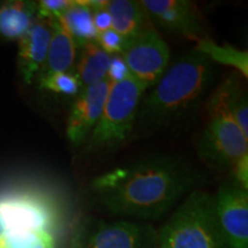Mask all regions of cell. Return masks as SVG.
Segmentation results:
<instances>
[{
  "label": "cell",
  "instance_id": "8992f818",
  "mask_svg": "<svg viewBox=\"0 0 248 248\" xmlns=\"http://www.w3.org/2000/svg\"><path fill=\"white\" fill-rule=\"evenodd\" d=\"M61 223L60 208L47 197L30 191L0 194V235L49 232Z\"/></svg>",
  "mask_w": 248,
  "mask_h": 248
},
{
  "label": "cell",
  "instance_id": "9c48e42d",
  "mask_svg": "<svg viewBox=\"0 0 248 248\" xmlns=\"http://www.w3.org/2000/svg\"><path fill=\"white\" fill-rule=\"evenodd\" d=\"M145 12L162 29L183 38L199 42L208 37L200 9L188 0H142Z\"/></svg>",
  "mask_w": 248,
  "mask_h": 248
},
{
  "label": "cell",
  "instance_id": "d6986e66",
  "mask_svg": "<svg viewBox=\"0 0 248 248\" xmlns=\"http://www.w3.org/2000/svg\"><path fill=\"white\" fill-rule=\"evenodd\" d=\"M0 248H57V241L49 232L0 235Z\"/></svg>",
  "mask_w": 248,
  "mask_h": 248
},
{
  "label": "cell",
  "instance_id": "ac0fdd59",
  "mask_svg": "<svg viewBox=\"0 0 248 248\" xmlns=\"http://www.w3.org/2000/svg\"><path fill=\"white\" fill-rule=\"evenodd\" d=\"M62 20L78 47L97 39L98 31L93 23L91 9L80 4L78 0H73V4L62 15Z\"/></svg>",
  "mask_w": 248,
  "mask_h": 248
},
{
  "label": "cell",
  "instance_id": "2e32d148",
  "mask_svg": "<svg viewBox=\"0 0 248 248\" xmlns=\"http://www.w3.org/2000/svg\"><path fill=\"white\" fill-rule=\"evenodd\" d=\"M110 58L111 55L104 51L95 40L80 46L79 59L71 70L80 88L84 89L106 79Z\"/></svg>",
  "mask_w": 248,
  "mask_h": 248
},
{
  "label": "cell",
  "instance_id": "7402d4cb",
  "mask_svg": "<svg viewBox=\"0 0 248 248\" xmlns=\"http://www.w3.org/2000/svg\"><path fill=\"white\" fill-rule=\"evenodd\" d=\"M95 42L100 45V47L104 49V51H106L107 53L110 55L122 54V52L126 46L125 40L113 29L98 32Z\"/></svg>",
  "mask_w": 248,
  "mask_h": 248
},
{
  "label": "cell",
  "instance_id": "30bf717a",
  "mask_svg": "<svg viewBox=\"0 0 248 248\" xmlns=\"http://www.w3.org/2000/svg\"><path fill=\"white\" fill-rule=\"evenodd\" d=\"M215 204L228 248H248V191L231 178L218 188Z\"/></svg>",
  "mask_w": 248,
  "mask_h": 248
},
{
  "label": "cell",
  "instance_id": "52a82bcc",
  "mask_svg": "<svg viewBox=\"0 0 248 248\" xmlns=\"http://www.w3.org/2000/svg\"><path fill=\"white\" fill-rule=\"evenodd\" d=\"M156 232L151 224L128 219L83 224L71 248H154Z\"/></svg>",
  "mask_w": 248,
  "mask_h": 248
},
{
  "label": "cell",
  "instance_id": "7c38bea8",
  "mask_svg": "<svg viewBox=\"0 0 248 248\" xmlns=\"http://www.w3.org/2000/svg\"><path fill=\"white\" fill-rule=\"evenodd\" d=\"M51 37L49 21L36 18L26 35L17 40V69L26 84L36 80L44 68Z\"/></svg>",
  "mask_w": 248,
  "mask_h": 248
},
{
  "label": "cell",
  "instance_id": "277c9868",
  "mask_svg": "<svg viewBox=\"0 0 248 248\" xmlns=\"http://www.w3.org/2000/svg\"><path fill=\"white\" fill-rule=\"evenodd\" d=\"M206 109L208 121L198 138V155L214 169L231 171L248 155V138L245 137L229 110L223 80L207 98Z\"/></svg>",
  "mask_w": 248,
  "mask_h": 248
},
{
  "label": "cell",
  "instance_id": "603a6c76",
  "mask_svg": "<svg viewBox=\"0 0 248 248\" xmlns=\"http://www.w3.org/2000/svg\"><path fill=\"white\" fill-rule=\"evenodd\" d=\"M128 74V68H126V64L124 62L122 55H111L110 63L107 71V79H109L111 83H117L125 78Z\"/></svg>",
  "mask_w": 248,
  "mask_h": 248
},
{
  "label": "cell",
  "instance_id": "8fae6325",
  "mask_svg": "<svg viewBox=\"0 0 248 248\" xmlns=\"http://www.w3.org/2000/svg\"><path fill=\"white\" fill-rule=\"evenodd\" d=\"M111 82L104 79L80 90L71 104L66 126L68 140L74 146H83L100 119Z\"/></svg>",
  "mask_w": 248,
  "mask_h": 248
},
{
  "label": "cell",
  "instance_id": "6da1fadb",
  "mask_svg": "<svg viewBox=\"0 0 248 248\" xmlns=\"http://www.w3.org/2000/svg\"><path fill=\"white\" fill-rule=\"evenodd\" d=\"M202 176L173 155H155L117 167L95 177L91 191L111 215L156 221L197 190Z\"/></svg>",
  "mask_w": 248,
  "mask_h": 248
},
{
  "label": "cell",
  "instance_id": "44dd1931",
  "mask_svg": "<svg viewBox=\"0 0 248 248\" xmlns=\"http://www.w3.org/2000/svg\"><path fill=\"white\" fill-rule=\"evenodd\" d=\"M73 0H40L36 1L37 18L52 21L66 13Z\"/></svg>",
  "mask_w": 248,
  "mask_h": 248
},
{
  "label": "cell",
  "instance_id": "e0dca14e",
  "mask_svg": "<svg viewBox=\"0 0 248 248\" xmlns=\"http://www.w3.org/2000/svg\"><path fill=\"white\" fill-rule=\"evenodd\" d=\"M195 48L212 60L216 66H228L237 70L241 77H248V52L230 44H217L212 38L199 40Z\"/></svg>",
  "mask_w": 248,
  "mask_h": 248
},
{
  "label": "cell",
  "instance_id": "3957f363",
  "mask_svg": "<svg viewBox=\"0 0 248 248\" xmlns=\"http://www.w3.org/2000/svg\"><path fill=\"white\" fill-rule=\"evenodd\" d=\"M154 248H228L217 218L215 197L198 188L186 195L156 232Z\"/></svg>",
  "mask_w": 248,
  "mask_h": 248
},
{
  "label": "cell",
  "instance_id": "4fadbf2b",
  "mask_svg": "<svg viewBox=\"0 0 248 248\" xmlns=\"http://www.w3.org/2000/svg\"><path fill=\"white\" fill-rule=\"evenodd\" d=\"M49 23L52 27L51 43H49L44 68L40 71L39 75L69 73V70L73 69L75 64L76 51L78 46L69 30L67 29L62 16L49 21Z\"/></svg>",
  "mask_w": 248,
  "mask_h": 248
},
{
  "label": "cell",
  "instance_id": "d4e9b609",
  "mask_svg": "<svg viewBox=\"0 0 248 248\" xmlns=\"http://www.w3.org/2000/svg\"><path fill=\"white\" fill-rule=\"evenodd\" d=\"M93 23H94L95 29L98 32H102L111 29V17L110 14L108 13L107 8H100L92 11Z\"/></svg>",
  "mask_w": 248,
  "mask_h": 248
},
{
  "label": "cell",
  "instance_id": "ba28073f",
  "mask_svg": "<svg viewBox=\"0 0 248 248\" xmlns=\"http://www.w3.org/2000/svg\"><path fill=\"white\" fill-rule=\"evenodd\" d=\"M121 55L130 75L145 91L153 88L169 68V47L153 27L128 43Z\"/></svg>",
  "mask_w": 248,
  "mask_h": 248
},
{
  "label": "cell",
  "instance_id": "cb8c5ba5",
  "mask_svg": "<svg viewBox=\"0 0 248 248\" xmlns=\"http://www.w3.org/2000/svg\"><path fill=\"white\" fill-rule=\"evenodd\" d=\"M232 179L248 191V155L241 159L231 170Z\"/></svg>",
  "mask_w": 248,
  "mask_h": 248
},
{
  "label": "cell",
  "instance_id": "ffe728a7",
  "mask_svg": "<svg viewBox=\"0 0 248 248\" xmlns=\"http://www.w3.org/2000/svg\"><path fill=\"white\" fill-rule=\"evenodd\" d=\"M38 88L58 94L63 95H77L80 92L78 80L71 73H55L45 74L37 77Z\"/></svg>",
  "mask_w": 248,
  "mask_h": 248
},
{
  "label": "cell",
  "instance_id": "5bb4252c",
  "mask_svg": "<svg viewBox=\"0 0 248 248\" xmlns=\"http://www.w3.org/2000/svg\"><path fill=\"white\" fill-rule=\"evenodd\" d=\"M107 11L111 17V29L116 31L126 44L138 37L144 30L152 27L150 17L140 1L132 0H110Z\"/></svg>",
  "mask_w": 248,
  "mask_h": 248
},
{
  "label": "cell",
  "instance_id": "5b68a950",
  "mask_svg": "<svg viewBox=\"0 0 248 248\" xmlns=\"http://www.w3.org/2000/svg\"><path fill=\"white\" fill-rule=\"evenodd\" d=\"M145 92L130 74L121 82L111 83L100 119L83 145L85 153L114 150L131 137Z\"/></svg>",
  "mask_w": 248,
  "mask_h": 248
},
{
  "label": "cell",
  "instance_id": "9a60e30c",
  "mask_svg": "<svg viewBox=\"0 0 248 248\" xmlns=\"http://www.w3.org/2000/svg\"><path fill=\"white\" fill-rule=\"evenodd\" d=\"M37 18L36 1L11 0L0 4V39L18 40Z\"/></svg>",
  "mask_w": 248,
  "mask_h": 248
},
{
  "label": "cell",
  "instance_id": "7a4b0ae2",
  "mask_svg": "<svg viewBox=\"0 0 248 248\" xmlns=\"http://www.w3.org/2000/svg\"><path fill=\"white\" fill-rule=\"evenodd\" d=\"M216 74V64L195 47L192 48L144 94L136 125L141 130H161L187 120L206 104Z\"/></svg>",
  "mask_w": 248,
  "mask_h": 248
}]
</instances>
